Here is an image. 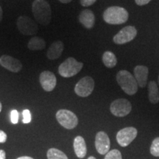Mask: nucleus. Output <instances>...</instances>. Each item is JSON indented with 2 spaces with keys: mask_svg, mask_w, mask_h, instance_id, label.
Masks as SVG:
<instances>
[{
  "mask_svg": "<svg viewBox=\"0 0 159 159\" xmlns=\"http://www.w3.org/2000/svg\"><path fill=\"white\" fill-rule=\"evenodd\" d=\"M150 150L152 156L159 157V137H157L152 141Z\"/></svg>",
  "mask_w": 159,
  "mask_h": 159,
  "instance_id": "4be33fe9",
  "label": "nucleus"
},
{
  "mask_svg": "<svg viewBox=\"0 0 159 159\" xmlns=\"http://www.w3.org/2000/svg\"><path fill=\"white\" fill-rule=\"evenodd\" d=\"M0 65L12 72L17 73L22 69V63L19 60L7 55H3L0 57Z\"/></svg>",
  "mask_w": 159,
  "mask_h": 159,
  "instance_id": "ddd939ff",
  "label": "nucleus"
},
{
  "mask_svg": "<svg viewBox=\"0 0 159 159\" xmlns=\"http://www.w3.org/2000/svg\"><path fill=\"white\" fill-rule=\"evenodd\" d=\"M79 21L85 28L91 29L94 26L95 16L91 10H84L80 13Z\"/></svg>",
  "mask_w": 159,
  "mask_h": 159,
  "instance_id": "dca6fc26",
  "label": "nucleus"
},
{
  "mask_svg": "<svg viewBox=\"0 0 159 159\" xmlns=\"http://www.w3.org/2000/svg\"><path fill=\"white\" fill-rule=\"evenodd\" d=\"M149 69L145 66H136L134 68V77L138 85L141 88H144L148 83Z\"/></svg>",
  "mask_w": 159,
  "mask_h": 159,
  "instance_id": "4468645a",
  "label": "nucleus"
},
{
  "mask_svg": "<svg viewBox=\"0 0 159 159\" xmlns=\"http://www.w3.org/2000/svg\"><path fill=\"white\" fill-rule=\"evenodd\" d=\"M137 35L136 27L133 26H127L114 35V42L116 44L122 45L133 41Z\"/></svg>",
  "mask_w": 159,
  "mask_h": 159,
  "instance_id": "9d476101",
  "label": "nucleus"
},
{
  "mask_svg": "<svg viewBox=\"0 0 159 159\" xmlns=\"http://www.w3.org/2000/svg\"><path fill=\"white\" fill-rule=\"evenodd\" d=\"M83 67L82 62H78L76 59L69 57L61 63L58 67V72L63 77H71L76 75Z\"/></svg>",
  "mask_w": 159,
  "mask_h": 159,
  "instance_id": "20e7f679",
  "label": "nucleus"
},
{
  "mask_svg": "<svg viewBox=\"0 0 159 159\" xmlns=\"http://www.w3.org/2000/svg\"><path fill=\"white\" fill-rule=\"evenodd\" d=\"M32 11L38 22L47 26L52 19V10L49 4L45 0H35L32 5Z\"/></svg>",
  "mask_w": 159,
  "mask_h": 159,
  "instance_id": "f257e3e1",
  "label": "nucleus"
},
{
  "mask_svg": "<svg viewBox=\"0 0 159 159\" xmlns=\"http://www.w3.org/2000/svg\"><path fill=\"white\" fill-rule=\"evenodd\" d=\"M103 19L109 25H122L128 21V12L124 7L112 6L107 8L103 13Z\"/></svg>",
  "mask_w": 159,
  "mask_h": 159,
  "instance_id": "f03ea898",
  "label": "nucleus"
},
{
  "mask_svg": "<svg viewBox=\"0 0 159 159\" xmlns=\"http://www.w3.org/2000/svg\"><path fill=\"white\" fill-rule=\"evenodd\" d=\"M158 85H159V75H158Z\"/></svg>",
  "mask_w": 159,
  "mask_h": 159,
  "instance_id": "f704fd0d",
  "label": "nucleus"
},
{
  "mask_svg": "<svg viewBox=\"0 0 159 159\" xmlns=\"http://www.w3.org/2000/svg\"><path fill=\"white\" fill-rule=\"evenodd\" d=\"M87 159H97V158H94V156H90L89 158H87Z\"/></svg>",
  "mask_w": 159,
  "mask_h": 159,
  "instance_id": "473e14b6",
  "label": "nucleus"
},
{
  "mask_svg": "<svg viewBox=\"0 0 159 159\" xmlns=\"http://www.w3.org/2000/svg\"><path fill=\"white\" fill-rule=\"evenodd\" d=\"M11 121L14 125L19 122V112L16 110H13L11 112Z\"/></svg>",
  "mask_w": 159,
  "mask_h": 159,
  "instance_id": "393cba45",
  "label": "nucleus"
},
{
  "mask_svg": "<svg viewBox=\"0 0 159 159\" xmlns=\"http://www.w3.org/2000/svg\"><path fill=\"white\" fill-rule=\"evenodd\" d=\"M16 159H34V158H31V157H29V156H22V157H19V158H18Z\"/></svg>",
  "mask_w": 159,
  "mask_h": 159,
  "instance_id": "2f4dec72",
  "label": "nucleus"
},
{
  "mask_svg": "<svg viewBox=\"0 0 159 159\" xmlns=\"http://www.w3.org/2000/svg\"><path fill=\"white\" fill-rule=\"evenodd\" d=\"M97 0H80L81 5L83 7H89L96 2Z\"/></svg>",
  "mask_w": 159,
  "mask_h": 159,
  "instance_id": "a878e982",
  "label": "nucleus"
},
{
  "mask_svg": "<svg viewBox=\"0 0 159 159\" xmlns=\"http://www.w3.org/2000/svg\"><path fill=\"white\" fill-rule=\"evenodd\" d=\"M149 100L152 104L159 102V91L157 83L155 81H150L148 83Z\"/></svg>",
  "mask_w": 159,
  "mask_h": 159,
  "instance_id": "a211bd4d",
  "label": "nucleus"
},
{
  "mask_svg": "<svg viewBox=\"0 0 159 159\" xmlns=\"http://www.w3.org/2000/svg\"><path fill=\"white\" fill-rule=\"evenodd\" d=\"M60 2H61V3H63V4H68L69 2H71L72 0H59Z\"/></svg>",
  "mask_w": 159,
  "mask_h": 159,
  "instance_id": "7c9ffc66",
  "label": "nucleus"
},
{
  "mask_svg": "<svg viewBox=\"0 0 159 159\" xmlns=\"http://www.w3.org/2000/svg\"><path fill=\"white\" fill-rule=\"evenodd\" d=\"M132 110V105L130 101L126 99H117L112 102L110 105V111L114 116L124 117L128 115Z\"/></svg>",
  "mask_w": 159,
  "mask_h": 159,
  "instance_id": "423d86ee",
  "label": "nucleus"
},
{
  "mask_svg": "<svg viewBox=\"0 0 159 159\" xmlns=\"http://www.w3.org/2000/svg\"><path fill=\"white\" fill-rule=\"evenodd\" d=\"M95 147L97 151L100 155H106L109 152L111 147L110 139L106 133L99 131L95 137Z\"/></svg>",
  "mask_w": 159,
  "mask_h": 159,
  "instance_id": "9b49d317",
  "label": "nucleus"
},
{
  "mask_svg": "<svg viewBox=\"0 0 159 159\" xmlns=\"http://www.w3.org/2000/svg\"><path fill=\"white\" fill-rule=\"evenodd\" d=\"M102 62L108 68H114L117 63V59L112 52L106 51L102 55Z\"/></svg>",
  "mask_w": 159,
  "mask_h": 159,
  "instance_id": "aec40b11",
  "label": "nucleus"
},
{
  "mask_svg": "<svg viewBox=\"0 0 159 159\" xmlns=\"http://www.w3.org/2000/svg\"><path fill=\"white\" fill-rule=\"evenodd\" d=\"M47 158L48 159H68L64 152L56 148L49 149L47 152Z\"/></svg>",
  "mask_w": 159,
  "mask_h": 159,
  "instance_id": "412c9836",
  "label": "nucleus"
},
{
  "mask_svg": "<svg viewBox=\"0 0 159 159\" xmlns=\"http://www.w3.org/2000/svg\"><path fill=\"white\" fill-rule=\"evenodd\" d=\"M104 159H122V153L118 150H112L105 155Z\"/></svg>",
  "mask_w": 159,
  "mask_h": 159,
  "instance_id": "5701e85b",
  "label": "nucleus"
},
{
  "mask_svg": "<svg viewBox=\"0 0 159 159\" xmlns=\"http://www.w3.org/2000/svg\"><path fill=\"white\" fill-rule=\"evenodd\" d=\"M56 119L61 126L66 129L71 130L76 128L78 124V119L72 111L61 109L56 113Z\"/></svg>",
  "mask_w": 159,
  "mask_h": 159,
  "instance_id": "39448f33",
  "label": "nucleus"
},
{
  "mask_svg": "<svg viewBox=\"0 0 159 159\" xmlns=\"http://www.w3.org/2000/svg\"><path fill=\"white\" fill-rule=\"evenodd\" d=\"M6 154L5 152L2 150H0V159H5Z\"/></svg>",
  "mask_w": 159,
  "mask_h": 159,
  "instance_id": "c85d7f7f",
  "label": "nucleus"
},
{
  "mask_svg": "<svg viewBox=\"0 0 159 159\" xmlns=\"http://www.w3.org/2000/svg\"><path fill=\"white\" fill-rule=\"evenodd\" d=\"M151 0H135L136 3L139 6H143L148 4Z\"/></svg>",
  "mask_w": 159,
  "mask_h": 159,
  "instance_id": "cd10ccee",
  "label": "nucleus"
},
{
  "mask_svg": "<svg viewBox=\"0 0 159 159\" xmlns=\"http://www.w3.org/2000/svg\"><path fill=\"white\" fill-rule=\"evenodd\" d=\"M27 47L32 51L42 50L46 47V41L41 37H33L27 43Z\"/></svg>",
  "mask_w": 159,
  "mask_h": 159,
  "instance_id": "6ab92c4d",
  "label": "nucleus"
},
{
  "mask_svg": "<svg viewBox=\"0 0 159 159\" xmlns=\"http://www.w3.org/2000/svg\"><path fill=\"white\" fill-rule=\"evenodd\" d=\"M2 17H3V11H2V7L0 6V22H1L2 20Z\"/></svg>",
  "mask_w": 159,
  "mask_h": 159,
  "instance_id": "c756f323",
  "label": "nucleus"
},
{
  "mask_svg": "<svg viewBox=\"0 0 159 159\" xmlns=\"http://www.w3.org/2000/svg\"><path fill=\"white\" fill-rule=\"evenodd\" d=\"M63 49H64V44L62 41H55L47 49V56L49 60H56L61 56Z\"/></svg>",
  "mask_w": 159,
  "mask_h": 159,
  "instance_id": "2eb2a0df",
  "label": "nucleus"
},
{
  "mask_svg": "<svg viewBox=\"0 0 159 159\" xmlns=\"http://www.w3.org/2000/svg\"><path fill=\"white\" fill-rule=\"evenodd\" d=\"M2 108V103H1V102H0V112H1Z\"/></svg>",
  "mask_w": 159,
  "mask_h": 159,
  "instance_id": "72a5a7b5",
  "label": "nucleus"
},
{
  "mask_svg": "<svg viewBox=\"0 0 159 159\" xmlns=\"http://www.w3.org/2000/svg\"><path fill=\"white\" fill-rule=\"evenodd\" d=\"M22 115H23V123L25 124H28L31 122V114L30 111L28 109H25V110L23 111L22 112Z\"/></svg>",
  "mask_w": 159,
  "mask_h": 159,
  "instance_id": "b1692460",
  "label": "nucleus"
},
{
  "mask_svg": "<svg viewBox=\"0 0 159 159\" xmlns=\"http://www.w3.org/2000/svg\"><path fill=\"white\" fill-rule=\"evenodd\" d=\"M116 81L127 94L134 95L138 91V83L134 75L128 71L121 70L116 75Z\"/></svg>",
  "mask_w": 159,
  "mask_h": 159,
  "instance_id": "7ed1b4c3",
  "label": "nucleus"
},
{
  "mask_svg": "<svg viewBox=\"0 0 159 159\" xmlns=\"http://www.w3.org/2000/svg\"><path fill=\"white\" fill-rule=\"evenodd\" d=\"M94 89V80L92 77L86 76L82 78L75 87V92L81 97H89Z\"/></svg>",
  "mask_w": 159,
  "mask_h": 159,
  "instance_id": "6e6552de",
  "label": "nucleus"
},
{
  "mask_svg": "<svg viewBox=\"0 0 159 159\" xmlns=\"http://www.w3.org/2000/svg\"><path fill=\"white\" fill-rule=\"evenodd\" d=\"M39 81L43 90L48 92L54 90L57 84L56 77L49 71L41 72L39 76Z\"/></svg>",
  "mask_w": 159,
  "mask_h": 159,
  "instance_id": "f8f14e48",
  "label": "nucleus"
},
{
  "mask_svg": "<svg viewBox=\"0 0 159 159\" xmlns=\"http://www.w3.org/2000/svg\"><path fill=\"white\" fill-rule=\"evenodd\" d=\"M7 140V134L2 130H0V143H5Z\"/></svg>",
  "mask_w": 159,
  "mask_h": 159,
  "instance_id": "bb28decb",
  "label": "nucleus"
},
{
  "mask_svg": "<svg viewBox=\"0 0 159 159\" xmlns=\"http://www.w3.org/2000/svg\"><path fill=\"white\" fill-rule=\"evenodd\" d=\"M16 25L20 33L25 35H35L39 30L37 24L26 16H21L18 18Z\"/></svg>",
  "mask_w": 159,
  "mask_h": 159,
  "instance_id": "0eeeda50",
  "label": "nucleus"
},
{
  "mask_svg": "<svg viewBox=\"0 0 159 159\" xmlns=\"http://www.w3.org/2000/svg\"><path fill=\"white\" fill-rule=\"evenodd\" d=\"M74 150L76 156L79 158H83L86 156L87 148L84 139L82 136H78L74 140Z\"/></svg>",
  "mask_w": 159,
  "mask_h": 159,
  "instance_id": "f3484780",
  "label": "nucleus"
},
{
  "mask_svg": "<svg viewBox=\"0 0 159 159\" xmlns=\"http://www.w3.org/2000/svg\"><path fill=\"white\" fill-rule=\"evenodd\" d=\"M137 134V130L134 127L125 128L117 133L116 141L121 147L125 148L130 145V143L136 138Z\"/></svg>",
  "mask_w": 159,
  "mask_h": 159,
  "instance_id": "1a4fd4ad",
  "label": "nucleus"
}]
</instances>
